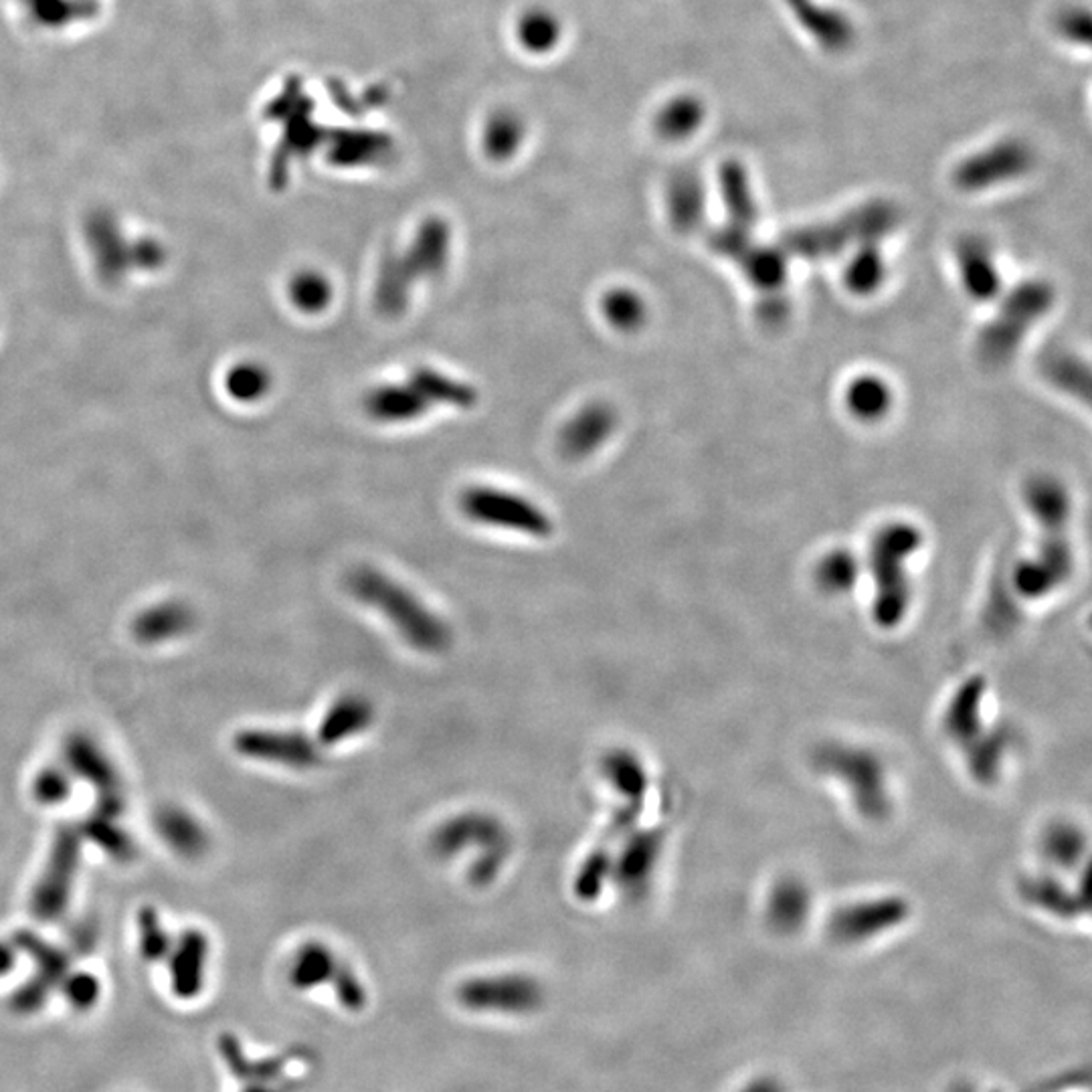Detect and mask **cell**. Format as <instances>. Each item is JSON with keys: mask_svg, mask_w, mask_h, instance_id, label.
<instances>
[{"mask_svg": "<svg viewBox=\"0 0 1092 1092\" xmlns=\"http://www.w3.org/2000/svg\"><path fill=\"white\" fill-rule=\"evenodd\" d=\"M346 589L354 600L381 613L415 652L439 656L451 646L454 634L447 622L387 573L368 564L356 566L346 576Z\"/></svg>", "mask_w": 1092, "mask_h": 1092, "instance_id": "6da1fadb", "label": "cell"}, {"mask_svg": "<svg viewBox=\"0 0 1092 1092\" xmlns=\"http://www.w3.org/2000/svg\"><path fill=\"white\" fill-rule=\"evenodd\" d=\"M1026 508L1032 512L1042 541L1038 557L1020 564L1016 581L1028 595H1040L1058 585L1070 571V496L1052 476H1032L1022 490Z\"/></svg>", "mask_w": 1092, "mask_h": 1092, "instance_id": "7a4b0ae2", "label": "cell"}, {"mask_svg": "<svg viewBox=\"0 0 1092 1092\" xmlns=\"http://www.w3.org/2000/svg\"><path fill=\"white\" fill-rule=\"evenodd\" d=\"M901 223V212L891 200H869L832 221L805 225L783 233L777 246L789 259L835 258L847 247L862 243H881Z\"/></svg>", "mask_w": 1092, "mask_h": 1092, "instance_id": "3957f363", "label": "cell"}, {"mask_svg": "<svg viewBox=\"0 0 1092 1092\" xmlns=\"http://www.w3.org/2000/svg\"><path fill=\"white\" fill-rule=\"evenodd\" d=\"M1057 294L1046 280L1018 283L999 304L996 316L977 334V356L987 366H1003L1020 351L1038 320L1050 312Z\"/></svg>", "mask_w": 1092, "mask_h": 1092, "instance_id": "277c9868", "label": "cell"}, {"mask_svg": "<svg viewBox=\"0 0 1092 1092\" xmlns=\"http://www.w3.org/2000/svg\"><path fill=\"white\" fill-rule=\"evenodd\" d=\"M434 846L437 854L447 857L478 847L480 862L471 872V878L476 884H488L505 866L508 832L502 823L486 813H464L435 832Z\"/></svg>", "mask_w": 1092, "mask_h": 1092, "instance_id": "5b68a950", "label": "cell"}, {"mask_svg": "<svg viewBox=\"0 0 1092 1092\" xmlns=\"http://www.w3.org/2000/svg\"><path fill=\"white\" fill-rule=\"evenodd\" d=\"M459 508L471 522L512 530L534 539L552 534V520L541 506L520 493L490 486H471L459 496Z\"/></svg>", "mask_w": 1092, "mask_h": 1092, "instance_id": "8992f818", "label": "cell"}, {"mask_svg": "<svg viewBox=\"0 0 1092 1092\" xmlns=\"http://www.w3.org/2000/svg\"><path fill=\"white\" fill-rule=\"evenodd\" d=\"M456 998L471 1013L520 1018L541 1010L544 987L537 977L527 974L476 975L459 984Z\"/></svg>", "mask_w": 1092, "mask_h": 1092, "instance_id": "52a82bcc", "label": "cell"}, {"mask_svg": "<svg viewBox=\"0 0 1092 1092\" xmlns=\"http://www.w3.org/2000/svg\"><path fill=\"white\" fill-rule=\"evenodd\" d=\"M83 835L80 825L63 823L55 832L45 869L31 894V913L39 921H55L70 905L71 891L82 862Z\"/></svg>", "mask_w": 1092, "mask_h": 1092, "instance_id": "ba28073f", "label": "cell"}, {"mask_svg": "<svg viewBox=\"0 0 1092 1092\" xmlns=\"http://www.w3.org/2000/svg\"><path fill=\"white\" fill-rule=\"evenodd\" d=\"M1032 166V148L1026 142L1008 138L965 158L964 163L955 168L953 180L957 188H961L965 193H977L1018 180L1023 175H1028Z\"/></svg>", "mask_w": 1092, "mask_h": 1092, "instance_id": "9c48e42d", "label": "cell"}, {"mask_svg": "<svg viewBox=\"0 0 1092 1092\" xmlns=\"http://www.w3.org/2000/svg\"><path fill=\"white\" fill-rule=\"evenodd\" d=\"M65 763L71 776L94 786L97 793L95 811L119 818L124 813V788L118 771L100 742L87 735H71L65 742Z\"/></svg>", "mask_w": 1092, "mask_h": 1092, "instance_id": "30bf717a", "label": "cell"}, {"mask_svg": "<svg viewBox=\"0 0 1092 1092\" xmlns=\"http://www.w3.org/2000/svg\"><path fill=\"white\" fill-rule=\"evenodd\" d=\"M236 751L247 759L278 765L294 771H308L322 763L320 745L298 730H243L237 735Z\"/></svg>", "mask_w": 1092, "mask_h": 1092, "instance_id": "8fae6325", "label": "cell"}, {"mask_svg": "<svg viewBox=\"0 0 1092 1092\" xmlns=\"http://www.w3.org/2000/svg\"><path fill=\"white\" fill-rule=\"evenodd\" d=\"M918 544L921 532L906 522L884 527L872 542V569L878 581L884 610L905 601V561L918 549Z\"/></svg>", "mask_w": 1092, "mask_h": 1092, "instance_id": "7c38bea8", "label": "cell"}, {"mask_svg": "<svg viewBox=\"0 0 1092 1092\" xmlns=\"http://www.w3.org/2000/svg\"><path fill=\"white\" fill-rule=\"evenodd\" d=\"M617 429V412L610 403L593 401L563 425L559 434V454L566 461L591 458L603 444H607Z\"/></svg>", "mask_w": 1092, "mask_h": 1092, "instance_id": "4fadbf2b", "label": "cell"}, {"mask_svg": "<svg viewBox=\"0 0 1092 1092\" xmlns=\"http://www.w3.org/2000/svg\"><path fill=\"white\" fill-rule=\"evenodd\" d=\"M955 259L965 292L977 302H989L1001 292L998 259L989 241L979 236H965L955 247Z\"/></svg>", "mask_w": 1092, "mask_h": 1092, "instance_id": "5bb4252c", "label": "cell"}, {"mask_svg": "<svg viewBox=\"0 0 1092 1092\" xmlns=\"http://www.w3.org/2000/svg\"><path fill=\"white\" fill-rule=\"evenodd\" d=\"M209 964V939L200 930H187L168 953L170 989L178 999H195L205 989Z\"/></svg>", "mask_w": 1092, "mask_h": 1092, "instance_id": "9a60e30c", "label": "cell"}, {"mask_svg": "<svg viewBox=\"0 0 1092 1092\" xmlns=\"http://www.w3.org/2000/svg\"><path fill=\"white\" fill-rule=\"evenodd\" d=\"M403 256L417 282L441 278L451 256V227L439 217L425 219Z\"/></svg>", "mask_w": 1092, "mask_h": 1092, "instance_id": "2e32d148", "label": "cell"}, {"mask_svg": "<svg viewBox=\"0 0 1092 1092\" xmlns=\"http://www.w3.org/2000/svg\"><path fill=\"white\" fill-rule=\"evenodd\" d=\"M666 212L674 231L682 236L696 233L705 223L706 188L700 177L682 168L669 177L666 185Z\"/></svg>", "mask_w": 1092, "mask_h": 1092, "instance_id": "e0dca14e", "label": "cell"}, {"mask_svg": "<svg viewBox=\"0 0 1092 1092\" xmlns=\"http://www.w3.org/2000/svg\"><path fill=\"white\" fill-rule=\"evenodd\" d=\"M429 407L431 405L407 381L376 385L363 399L364 413L376 424H412L424 417Z\"/></svg>", "mask_w": 1092, "mask_h": 1092, "instance_id": "ac0fdd59", "label": "cell"}, {"mask_svg": "<svg viewBox=\"0 0 1092 1092\" xmlns=\"http://www.w3.org/2000/svg\"><path fill=\"white\" fill-rule=\"evenodd\" d=\"M219 1050H221V1058H223L229 1072L243 1084H271V1082L290 1081V1079H285L288 1067L304 1057L300 1050H290L280 1057L256 1060V1058L247 1057L233 1033H223L219 1038Z\"/></svg>", "mask_w": 1092, "mask_h": 1092, "instance_id": "d6986e66", "label": "cell"}, {"mask_svg": "<svg viewBox=\"0 0 1092 1092\" xmlns=\"http://www.w3.org/2000/svg\"><path fill=\"white\" fill-rule=\"evenodd\" d=\"M375 722V706L363 694H344L320 722L318 745L336 747L366 732Z\"/></svg>", "mask_w": 1092, "mask_h": 1092, "instance_id": "ffe728a7", "label": "cell"}, {"mask_svg": "<svg viewBox=\"0 0 1092 1092\" xmlns=\"http://www.w3.org/2000/svg\"><path fill=\"white\" fill-rule=\"evenodd\" d=\"M789 12L795 17L808 35L813 37L828 51H842L854 39V27L846 14L823 7L818 0H783Z\"/></svg>", "mask_w": 1092, "mask_h": 1092, "instance_id": "44dd1931", "label": "cell"}, {"mask_svg": "<svg viewBox=\"0 0 1092 1092\" xmlns=\"http://www.w3.org/2000/svg\"><path fill=\"white\" fill-rule=\"evenodd\" d=\"M417 280L405 261L403 251H387L376 271L375 300L376 312L383 318L395 320L403 316L409 308L413 285Z\"/></svg>", "mask_w": 1092, "mask_h": 1092, "instance_id": "7402d4cb", "label": "cell"}, {"mask_svg": "<svg viewBox=\"0 0 1092 1092\" xmlns=\"http://www.w3.org/2000/svg\"><path fill=\"white\" fill-rule=\"evenodd\" d=\"M195 622H197L195 611L190 610L187 603L166 601L142 611L132 623V632L138 642L153 646L187 635L195 627Z\"/></svg>", "mask_w": 1092, "mask_h": 1092, "instance_id": "603a6c76", "label": "cell"}, {"mask_svg": "<svg viewBox=\"0 0 1092 1092\" xmlns=\"http://www.w3.org/2000/svg\"><path fill=\"white\" fill-rule=\"evenodd\" d=\"M718 185L727 209V221L747 231H755L759 223V205L752 193L751 178L739 160H727L718 170Z\"/></svg>", "mask_w": 1092, "mask_h": 1092, "instance_id": "cb8c5ba5", "label": "cell"}, {"mask_svg": "<svg viewBox=\"0 0 1092 1092\" xmlns=\"http://www.w3.org/2000/svg\"><path fill=\"white\" fill-rule=\"evenodd\" d=\"M789 261L783 249L769 243L752 241L749 249L735 263L742 271L745 280L751 283L757 292H777L788 283Z\"/></svg>", "mask_w": 1092, "mask_h": 1092, "instance_id": "d4e9b609", "label": "cell"}, {"mask_svg": "<svg viewBox=\"0 0 1092 1092\" xmlns=\"http://www.w3.org/2000/svg\"><path fill=\"white\" fill-rule=\"evenodd\" d=\"M156 832L178 856L200 857L209 847V834L190 811L170 805L156 813Z\"/></svg>", "mask_w": 1092, "mask_h": 1092, "instance_id": "484cf974", "label": "cell"}, {"mask_svg": "<svg viewBox=\"0 0 1092 1092\" xmlns=\"http://www.w3.org/2000/svg\"><path fill=\"white\" fill-rule=\"evenodd\" d=\"M342 961L334 949L322 940H308L290 964V984L298 991H314L320 987L332 986Z\"/></svg>", "mask_w": 1092, "mask_h": 1092, "instance_id": "4316f807", "label": "cell"}, {"mask_svg": "<svg viewBox=\"0 0 1092 1092\" xmlns=\"http://www.w3.org/2000/svg\"><path fill=\"white\" fill-rule=\"evenodd\" d=\"M1038 371L1050 385L1064 391L1072 397L1089 403L1091 393V371L1079 354L1067 349H1048L1038 356Z\"/></svg>", "mask_w": 1092, "mask_h": 1092, "instance_id": "83f0119b", "label": "cell"}, {"mask_svg": "<svg viewBox=\"0 0 1092 1092\" xmlns=\"http://www.w3.org/2000/svg\"><path fill=\"white\" fill-rule=\"evenodd\" d=\"M407 383L419 391L429 405H447L456 409H474L480 399L478 391L458 381L454 376L446 375L431 366H417L413 368Z\"/></svg>", "mask_w": 1092, "mask_h": 1092, "instance_id": "f1b7e54d", "label": "cell"}, {"mask_svg": "<svg viewBox=\"0 0 1092 1092\" xmlns=\"http://www.w3.org/2000/svg\"><path fill=\"white\" fill-rule=\"evenodd\" d=\"M893 388L878 375H860L847 385L844 405L862 424H876L893 409Z\"/></svg>", "mask_w": 1092, "mask_h": 1092, "instance_id": "f546056e", "label": "cell"}, {"mask_svg": "<svg viewBox=\"0 0 1092 1092\" xmlns=\"http://www.w3.org/2000/svg\"><path fill=\"white\" fill-rule=\"evenodd\" d=\"M886 278V263L881 243H862L856 247L844 268V283L854 295H872L881 290Z\"/></svg>", "mask_w": 1092, "mask_h": 1092, "instance_id": "4dcf8cb0", "label": "cell"}, {"mask_svg": "<svg viewBox=\"0 0 1092 1092\" xmlns=\"http://www.w3.org/2000/svg\"><path fill=\"white\" fill-rule=\"evenodd\" d=\"M705 122V106L694 95L669 100L656 116V129L664 141L682 142L693 138Z\"/></svg>", "mask_w": 1092, "mask_h": 1092, "instance_id": "1f68e13d", "label": "cell"}, {"mask_svg": "<svg viewBox=\"0 0 1092 1092\" xmlns=\"http://www.w3.org/2000/svg\"><path fill=\"white\" fill-rule=\"evenodd\" d=\"M90 239L94 246L97 270L106 282H119L122 275L129 268H134V261L126 253V247L122 246L124 237L119 236L116 225L107 223V221L92 223Z\"/></svg>", "mask_w": 1092, "mask_h": 1092, "instance_id": "d6a6232c", "label": "cell"}, {"mask_svg": "<svg viewBox=\"0 0 1092 1092\" xmlns=\"http://www.w3.org/2000/svg\"><path fill=\"white\" fill-rule=\"evenodd\" d=\"M14 945H17V949H21L33 959V964H35L33 977L43 981L51 989L61 986V981L70 974V957L58 949L55 945L39 939L35 933H31V930L17 933Z\"/></svg>", "mask_w": 1092, "mask_h": 1092, "instance_id": "836d02e7", "label": "cell"}, {"mask_svg": "<svg viewBox=\"0 0 1092 1092\" xmlns=\"http://www.w3.org/2000/svg\"><path fill=\"white\" fill-rule=\"evenodd\" d=\"M82 830L83 840H90L92 844L106 852L107 856L116 862H129L136 856V844L129 838L128 832L118 825V818L106 815L102 811H94L92 818H87Z\"/></svg>", "mask_w": 1092, "mask_h": 1092, "instance_id": "e575fe53", "label": "cell"}, {"mask_svg": "<svg viewBox=\"0 0 1092 1092\" xmlns=\"http://www.w3.org/2000/svg\"><path fill=\"white\" fill-rule=\"evenodd\" d=\"M601 314L611 329L632 334L644 329L647 320V304L632 288H611L601 298Z\"/></svg>", "mask_w": 1092, "mask_h": 1092, "instance_id": "d590c367", "label": "cell"}, {"mask_svg": "<svg viewBox=\"0 0 1092 1092\" xmlns=\"http://www.w3.org/2000/svg\"><path fill=\"white\" fill-rule=\"evenodd\" d=\"M524 138L522 122L514 114L498 112L483 128V150L492 160H508L518 153Z\"/></svg>", "mask_w": 1092, "mask_h": 1092, "instance_id": "8d00e7d4", "label": "cell"}, {"mask_svg": "<svg viewBox=\"0 0 1092 1092\" xmlns=\"http://www.w3.org/2000/svg\"><path fill=\"white\" fill-rule=\"evenodd\" d=\"M517 35L524 51L547 53L561 39V23L552 12L532 9L518 21Z\"/></svg>", "mask_w": 1092, "mask_h": 1092, "instance_id": "74e56055", "label": "cell"}, {"mask_svg": "<svg viewBox=\"0 0 1092 1092\" xmlns=\"http://www.w3.org/2000/svg\"><path fill=\"white\" fill-rule=\"evenodd\" d=\"M290 300L304 314H320L332 302V283L324 273L302 270L290 280Z\"/></svg>", "mask_w": 1092, "mask_h": 1092, "instance_id": "f35d334b", "label": "cell"}, {"mask_svg": "<svg viewBox=\"0 0 1092 1092\" xmlns=\"http://www.w3.org/2000/svg\"><path fill=\"white\" fill-rule=\"evenodd\" d=\"M225 385L231 397L241 403H253L270 393V371L259 363L237 364L229 371Z\"/></svg>", "mask_w": 1092, "mask_h": 1092, "instance_id": "ab89813d", "label": "cell"}, {"mask_svg": "<svg viewBox=\"0 0 1092 1092\" xmlns=\"http://www.w3.org/2000/svg\"><path fill=\"white\" fill-rule=\"evenodd\" d=\"M141 928V951L148 961H163L168 957L175 940L168 937L165 925L154 908H142L138 915Z\"/></svg>", "mask_w": 1092, "mask_h": 1092, "instance_id": "60d3db41", "label": "cell"}, {"mask_svg": "<svg viewBox=\"0 0 1092 1092\" xmlns=\"http://www.w3.org/2000/svg\"><path fill=\"white\" fill-rule=\"evenodd\" d=\"M71 788H73V777L67 769L45 767L37 773L33 781V798L37 799V803L53 808L70 799Z\"/></svg>", "mask_w": 1092, "mask_h": 1092, "instance_id": "b9f144b4", "label": "cell"}, {"mask_svg": "<svg viewBox=\"0 0 1092 1092\" xmlns=\"http://www.w3.org/2000/svg\"><path fill=\"white\" fill-rule=\"evenodd\" d=\"M61 991L73 1010L87 1011L94 1008L102 996V986L94 974L77 971V974H67V977L61 981Z\"/></svg>", "mask_w": 1092, "mask_h": 1092, "instance_id": "7bdbcfd3", "label": "cell"}, {"mask_svg": "<svg viewBox=\"0 0 1092 1092\" xmlns=\"http://www.w3.org/2000/svg\"><path fill=\"white\" fill-rule=\"evenodd\" d=\"M330 989H334L336 1001L341 1003V1008L344 1010L356 1013V1011H363L366 1008V1001H368L366 987L351 965L342 961L341 969L336 971V977H334Z\"/></svg>", "mask_w": 1092, "mask_h": 1092, "instance_id": "ee69618b", "label": "cell"}, {"mask_svg": "<svg viewBox=\"0 0 1092 1092\" xmlns=\"http://www.w3.org/2000/svg\"><path fill=\"white\" fill-rule=\"evenodd\" d=\"M856 559L846 551L830 552L820 564V581L830 589H844L856 579Z\"/></svg>", "mask_w": 1092, "mask_h": 1092, "instance_id": "f6af8a7d", "label": "cell"}, {"mask_svg": "<svg viewBox=\"0 0 1092 1092\" xmlns=\"http://www.w3.org/2000/svg\"><path fill=\"white\" fill-rule=\"evenodd\" d=\"M51 991H53L51 987L39 981L37 977H31L27 984H23L12 994V1010L19 1011V1013H35V1011L43 1010Z\"/></svg>", "mask_w": 1092, "mask_h": 1092, "instance_id": "bcb514c9", "label": "cell"}, {"mask_svg": "<svg viewBox=\"0 0 1092 1092\" xmlns=\"http://www.w3.org/2000/svg\"><path fill=\"white\" fill-rule=\"evenodd\" d=\"M788 294L783 290L777 292H765L761 300L757 302V318L763 322L765 326H779L789 316Z\"/></svg>", "mask_w": 1092, "mask_h": 1092, "instance_id": "7dc6e473", "label": "cell"}, {"mask_svg": "<svg viewBox=\"0 0 1092 1092\" xmlns=\"http://www.w3.org/2000/svg\"><path fill=\"white\" fill-rule=\"evenodd\" d=\"M1062 33L1074 43H1089L1091 37V19L1086 11H1070L1062 19Z\"/></svg>", "mask_w": 1092, "mask_h": 1092, "instance_id": "c3c4849f", "label": "cell"}, {"mask_svg": "<svg viewBox=\"0 0 1092 1092\" xmlns=\"http://www.w3.org/2000/svg\"><path fill=\"white\" fill-rule=\"evenodd\" d=\"M300 1091V1082L295 1079H290V1081L282 1082H271V1084H243V1089L239 1092H298Z\"/></svg>", "mask_w": 1092, "mask_h": 1092, "instance_id": "681fc988", "label": "cell"}, {"mask_svg": "<svg viewBox=\"0 0 1092 1092\" xmlns=\"http://www.w3.org/2000/svg\"><path fill=\"white\" fill-rule=\"evenodd\" d=\"M17 951L19 949L14 943L0 940V977L11 974L12 967L17 964Z\"/></svg>", "mask_w": 1092, "mask_h": 1092, "instance_id": "f907efd6", "label": "cell"}]
</instances>
